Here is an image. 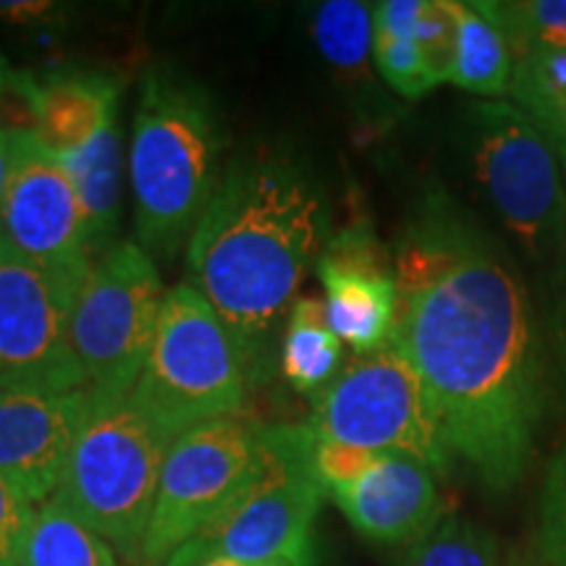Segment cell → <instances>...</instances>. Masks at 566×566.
<instances>
[{
	"label": "cell",
	"instance_id": "1",
	"mask_svg": "<svg viewBox=\"0 0 566 566\" xmlns=\"http://www.w3.org/2000/svg\"><path fill=\"white\" fill-rule=\"evenodd\" d=\"M391 344L420 375L451 457L495 493L527 475L543 420L533 307L514 265L475 223L433 200L394 260Z\"/></svg>",
	"mask_w": 566,
	"mask_h": 566
},
{
	"label": "cell",
	"instance_id": "2",
	"mask_svg": "<svg viewBox=\"0 0 566 566\" xmlns=\"http://www.w3.org/2000/svg\"><path fill=\"white\" fill-rule=\"evenodd\" d=\"M323 195L292 160L231 163L189 239L192 286L212 304L250 359L263 354L304 275L328 244Z\"/></svg>",
	"mask_w": 566,
	"mask_h": 566
},
{
	"label": "cell",
	"instance_id": "3",
	"mask_svg": "<svg viewBox=\"0 0 566 566\" xmlns=\"http://www.w3.org/2000/svg\"><path fill=\"white\" fill-rule=\"evenodd\" d=\"M129 176L139 247L168 258L192 239L223 179L216 111L181 74L155 69L145 76Z\"/></svg>",
	"mask_w": 566,
	"mask_h": 566
},
{
	"label": "cell",
	"instance_id": "4",
	"mask_svg": "<svg viewBox=\"0 0 566 566\" xmlns=\"http://www.w3.org/2000/svg\"><path fill=\"white\" fill-rule=\"evenodd\" d=\"M174 441V433L134 405L132 394L87 391L59 495L126 562H139Z\"/></svg>",
	"mask_w": 566,
	"mask_h": 566
},
{
	"label": "cell",
	"instance_id": "5",
	"mask_svg": "<svg viewBox=\"0 0 566 566\" xmlns=\"http://www.w3.org/2000/svg\"><path fill=\"white\" fill-rule=\"evenodd\" d=\"M250 359L192 283L166 294L158 331L132 401L179 438L197 424L239 415Z\"/></svg>",
	"mask_w": 566,
	"mask_h": 566
},
{
	"label": "cell",
	"instance_id": "6",
	"mask_svg": "<svg viewBox=\"0 0 566 566\" xmlns=\"http://www.w3.org/2000/svg\"><path fill=\"white\" fill-rule=\"evenodd\" d=\"M271 464L166 566H202L216 558L268 566H317V514L328 491L313 472V433L268 428Z\"/></svg>",
	"mask_w": 566,
	"mask_h": 566
},
{
	"label": "cell",
	"instance_id": "7",
	"mask_svg": "<svg viewBox=\"0 0 566 566\" xmlns=\"http://www.w3.org/2000/svg\"><path fill=\"white\" fill-rule=\"evenodd\" d=\"M304 424L325 441L412 457L436 475H443L454 459L420 375L394 344L354 354L315 396V412Z\"/></svg>",
	"mask_w": 566,
	"mask_h": 566
},
{
	"label": "cell",
	"instance_id": "8",
	"mask_svg": "<svg viewBox=\"0 0 566 566\" xmlns=\"http://www.w3.org/2000/svg\"><path fill=\"white\" fill-rule=\"evenodd\" d=\"M470 155L485 200L522 252L551 260L566 252L564 166L554 145L512 101L470 111Z\"/></svg>",
	"mask_w": 566,
	"mask_h": 566
},
{
	"label": "cell",
	"instance_id": "9",
	"mask_svg": "<svg viewBox=\"0 0 566 566\" xmlns=\"http://www.w3.org/2000/svg\"><path fill=\"white\" fill-rule=\"evenodd\" d=\"M271 464L268 428L242 415L197 424L176 438L163 464L139 564L166 566Z\"/></svg>",
	"mask_w": 566,
	"mask_h": 566
},
{
	"label": "cell",
	"instance_id": "10",
	"mask_svg": "<svg viewBox=\"0 0 566 566\" xmlns=\"http://www.w3.org/2000/svg\"><path fill=\"white\" fill-rule=\"evenodd\" d=\"M163 300L158 268L139 244L116 242L92 263L69 323L84 391H134L158 331Z\"/></svg>",
	"mask_w": 566,
	"mask_h": 566
},
{
	"label": "cell",
	"instance_id": "11",
	"mask_svg": "<svg viewBox=\"0 0 566 566\" xmlns=\"http://www.w3.org/2000/svg\"><path fill=\"white\" fill-rule=\"evenodd\" d=\"M6 137L0 239L74 302L95 263L80 195L63 163L32 129H6Z\"/></svg>",
	"mask_w": 566,
	"mask_h": 566
},
{
	"label": "cell",
	"instance_id": "12",
	"mask_svg": "<svg viewBox=\"0 0 566 566\" xmlns=\"http://www.w3.org/2000/svg\"><path fill=\"white\" fill-rule=\"evenodd\" d=\"M74 302L0 239V394L84 391L71 349Z\"/></svg>",
	"mask_w": 566,
	"mask_h": 566
},
{
	"label": "cell",
	"instance_id": "13",
	"mask_svg": "<svg viewBox=\"0 0 566 566\" xmlns=\"http://www.w3.org/2000/svg\"><path fill=\"white\" fill-rule=\"evenodd\" d=\"M325 286L328 328L354 354H370L391 344L396 307L394 263L365 223L346 226L328 239L317 260Z\"/></svg>",
	"mask_w": 566,
	"mask_h": 566
},
{
	"label": "cell",
	"instance_id": "14",
	"mask_svg": "<svg viewBox=\"0 0 566 566\" xmlns=\"http://www.w3.org/2000/svg\"><path fill=\"white\" fill-rule=\"evenodd\" d=\"M87 391L0 394V478L32 506L61 491Z\"/></svg>",
	"mask_w": 566,
	"mask_h": 566
},
{
	"label": "cell",
	"instance_id": "15",
	"mask_svg": "<svg viewBox=\"0 0 566 566\" xmlns=\"http://www.w3.org/2000/svg\"><path fill=\"white\" fill-rule=\"evenodd\" d=\"M331 499L359 535L380 546H409L449 514L436 472L405 454H380L357 483Z\"/></svg>",
	"mask_w": 566,
	"mask_h": 566
},
{
	"label": "cell",
	"instance_id": "16",
	"mask_svg": "<svg viewBox=\"0 0 566 566\" xmlns=\"http://www.w3.org/2000/svg\"><path fill=\"white\" fill-rule=\"evenodd\" d=\"M118 84L97 71L51 74L32 84L30 116L34 134L55 158L76 153L105 124L116 122Z\"/></svg>",
	"mask_w": 566,
	"mask_h": 566
},
{
	"label": "cell",
	"instance_id": "17",
	"mask_svg": "<svg viewBox=\"0 0 566 566\" xmlns=\"http://www.w3.org/2000/svg\"><path fill=\"white\" fill-rule=\"evenodd\" d=\"M118 137L122 134L116 132V122H111L80 150L59 158L80 195L95 260L116 244L113 233H116L118 202H122V139Z\"/></svg>",
	"mask_w": 566,
	"mask_h": 566
},
{
	"label": "cell",
	"instance_id": "18",
	"mask_svg": "<svg viewBox=\"0 0 566 566\" xmlns=\"http://www.w3.org/2000/svg\"><path fill=\"white\" fill-rule=\"evenodd\" d=\"M342 338L328 328L325 302L300 296L289 313L281 367L296 391L317 396L342 373Z\"/></svg>",
	"mask_w": 566,
	"mask_h": 566
},
{
	"label": "cell",
	"instance_id": "19",
	"mask_svg": "<svg viewBox=\"0 0 566 566\" xmlns=\"http://www.w3.org/2000/svg\"><path fill=\"white\" fill-rule=\"evenodd\" d=\"M459 40L451 84L485 97L509 95L514 55L504 32L480 11L478 3H457Z\"/></svg>",
	"mask_w": 566,
	"mask_h": 566
},
{
	"label": "cell",
	"instance_id": "20",
	"mask_svg": "<svg viewBox=\"0 0 566 566\" xmlns=\"http://www.w3.org/2000/svg\"><path fill=\"white\" fill-rule=\"evenodd\" d=\"M24 566H118L116 551L74 516L59 493L34 509Z\"/></svg>",
	"mask_w": 566,
	"mask_h": 566
},
{
	"label": "cell",
	"instance_id": "21",
	"mask_svg": "<svg viewBox=\"0 0 566 566\" xmlns=\"http://www.w3.org/2000/svg\"><path fill=\"white\" fill-rule=\"evenodd\" d=\"M509 97L548 139L566 118V48L514 53Z\"/></svg>",
	"mask_w": 566,
	"mask_h": 566
},
{
	"label": "cell",
	"instance_id": "22",
	"mask_svg": "<svg viewBox=\"0 0 566 566\" xmlns=\"http://www.w3.org/2000/svg\"><path fill=\"white\" fill-rule=\"evenodd\" d=\"M399 566H509V558L491 530L459 514H446L409 543Z\"/></svg>",
	"mask_w": 566,
	"mask_h": 566
},
{
	"label": "cell",
	"instance_id": "23",
	"mask_svg": "<svg viewBox=\"0 0 566 566\" xmlns=\"http://www.w3.org/2000/svg\"><path fill=\"white\" fill-rule=\"evenodd\" d=\"M375 6L357 0H331L315 13V42L323 59L346 80L367 74L375 38Z\"/></svg>",
	"mask_w": 566,
	"mask_h": 566
},
{
	"label": "cell",
	"instance_id": "24",
	"mask_svg": "<svg viewBox=\"0 0 566 566\" xmlns=\"http://www.w3.org/2000/svg\"><path fill=\"white\" fill-rule=\"evenodd\" d=\"M480 11L504 32L514 53L566 48V0H483Z\"/></svg>",
	"mask_w": 566,
	"mask_h": 566
},
{
	"label": "cell",
	"instance_id": "25",
	"mask_svg": "<svg viewBox=\"0 0 566 566\" xmlns=\"http://www.w3.org/2000/svg\"><path fill=\"white\" fill-rule=\"evenodd\" d=\"M459 21L454 0H424L417 19L415 42L433 84L451 82L457 63Z\"/></svg>",
	"mask_w": 566,
	"mask_h": 566
},
{
	"label": "cell",
	"instance_id": "26",
	"mask_svg": "<svg viewBox=\"0 0 566 566\" xmlns=\"http://www.w3.org/2000/svg\"><path fill=\"white\" fill-rule=\"evenodd\" d=\"M373 61L380 76L391 84V90L399 92L401 97H409V101H417L436 87L428 69H424L420 51H417L415 34L388 32L375 27Z\"/></svg>",
	"mask_w": 566,
	"mask_h": 566
},
{
	"label": "cell",
	"instance_id": "27",
	"mask_svg": "<svg viewBox=\"0 0 566 566\" xmlns=\"http://www.w3.org/2000/svg\"><path fill=\"white\" fill-rule=\"evenodd\" d=\"M537 548L543 562L566 566V449L551 459L537 509Z\"/></svg>",
	"mask_w": 566,
	"mask_h": 566
},
{
	"label": "cell",
	"instance_id": "28",
	"mask_svg": "<svg viewBox=\"0 0 566 566\" xmlns=\"http://www.w3.org/2000/svg\"><path fill=\"white\" fill-rule=\"evenodd\" d=\"M378 457L380 454H375V451L354 449V446L313 436V472L328 495L357 483L378 462Z\"/></svg>",
	"mask_w": 566,
	"mask_h": 566
},
{
	"label": "cell",
	"instance_id": "29",
	"mask_svg": "<svg viewBox=\"0 0 566 566\" xmlns=\"http://www.w3.org/2000/svg\"><path fill=\"white\" fill-rule=\"evenodd\" d=\"M34 509L11 483L0 478V566H24L27 535Z\"/></svg>",
	"mask_w": 566,
	"mask_h": 566
},
{
	"label": "cell",
	"instance_id": "30",
	"mask_svg": "<svg viewBox=\"0 0 566 566\" xmlns=\"http://www.w3.org/2000/svg\"><path fill=\"white\" fill-rule=\"evenodd\" d=\"M53 6L40 3V0H17V3H0V17L27 24V21H38L42 17H51Z\"/></svg>",
	"mask_w": 566,
	"mask_h": 566
},
{
	"label": "cell",
	"instance_id": "31",
	"mask_svg": "<svg viewBox=\"0 0 566 566\" xmlns=\"http://www.w3.org/2000/svg\"><path fill=\"white\" fill-rule=\"evenodd\" d=\"M556 349H558V359H562L564 375H566V252H564V279H562V296H558V307H556Z\"/></svg>",
	"mask_w": 566,
	"mask_h": 566
},
{
	"label": "cell",
	"instance_id": "32",
	"mask_svg": "<svg viewBox=\"0 0 566 566\" xmlns=\"http://www.w3.org/2000/svg\"><path fill=\"white\" fill-rule=\"evenodd\" d=\"M6 174H9V137H6V129L0 126V197H3Z\"/></svg>",
	"mask_w": 566,
	"mask_h": 566
},
{
	"label": "cell",
	"instance_id": "33",
	"mask_svg": "<svg viewBox=\"0 0 566 566\" xmlns=\"http://www.w3.org/2000/svg\"><path fill=\"white\" fill-rule=\"evenodd\" d=\"M548 142L554 145L558 160H562V166H564V176H566V118L562 122V126H558V129L551 134Z\"/></svg>",
	"mask_w": 566,
	"mask_h": 566
},
{
	"label": "cell",
	"instance_id": "34",
	"mask_svg": "<svg viewBox=\"0 0 566 566\" xmlns=\"http://www.w3.org/2000/svg\"><path fill=\"white\" fill-rule=\"evenodd\" d=\"M202 566H268V564H247V562H231V558H216V562H205Z\"/></svg>",
	"mask_w": 566,
	"mask_h": 566
},
{
	"label": "cell",
	"instance_id": "35",
	"mask_svg": "<svg viewBox=\"0 0 566 566\" xmlns=\"http://www.w3.org/2000/svg\"><path fill=\"white\" fill-rule=\"evenodd\" d=\"M509 566H522L520 562H509Z\"/></svg>",
	"mask_w": 566,
	"mask_h": 566
}]
</instances>
